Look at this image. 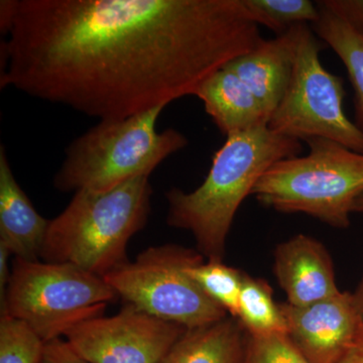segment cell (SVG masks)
Segmentation results:
<instances>
[{
  "label": "cell",
  "mask_w": 363,
  "mask_h": 363,
  "mask_svg": "<svg viewBox=\"0 0 363 363\" xmlns=\"http://www.w3.org/2000/svg\"><path fill=\"white\" fill-rule=\"evenodd\" d=\"M1 87L100 121L194 95L262 38L240 0H1Z\"/></svg>",
  "instance_id": "6da1fadb"
},
{
  "label": "cell",
  "mask_w": 363,
  "mask_h": 363,
  "mask_svg": "<svg viewBox=\"0 0 363 363\" xmlns=\"http://www.w3.org/2000/svg\"><path fill=\"white\" fill-rule=\"evenodd\" d=\"M301 152L298 140L267 126L227 135L199 187L190 193L177 188L166 193L167 222L190 231L203 257L223 260L227 235L241 203L274 162Z\"/></svg>",
  "instance_id": "7a4b0ae2"
},
{
  "label": "cell",
  "mask_w": 363,
  "mask_h": 363,
  "mask_svg": "<svg viewBox=\"0 0 363 363\" xmlns=\"http://www.w3.org/2000/svg\"><path fill=\"white\" fill-rule=\"evenodd\" d=\"M152 193L147 176L104 192H76L65 210L50 220L42 259L104 278L130 262L128 241L147 224Z\"/></svg>",
  "instance_id": "3957f363"
},
{
  "label": "cell",
  "mask_w": 363,
  "mask_h": 363,
  "mask_svg": "<svg viewBox=\"0 0 363 363\" xmlns=\"http://www.w3.org/2000/svg\"><path fill=\"white\" fill-rule=\"evenodd\" d=\"M166 107L100 121L67 147L54 178L55 187L61 192H104L133 179L150 177L162 162L189 143L180 131L157 130Z\"/></svg>",
  "instance_id": "277c9868"
},
{
  "label": "cell",
  "mask_w": 363,
  "mask_h": 363,
  "mask_svg": "<svg viewBox=\"0 0 363 363\" xmlns=\"http://www.w3.org/2000/svg\"><path fill=\"white\" fill-rule=\"evenodd\" d=\"M306 143L308 155L274 162L252 195L281 213H304L346 228L354 203L363 195V152L326 138Z\"/></svg>",
  "instance_id": "5b68a950"
},
{
  "label": "cell",
  "mask_w": 363,
  "mask_h": 363,
  "mask_svg": "<svg viewBox=\"0 0 363 363\" xmlns=\"http://www.w3.org/2000/svg\"><path fill=\"white\" fill-rule=\"evenodd\" d=\"M116 293L102 277L70 264L16 257L0 311L28 324L45 342L104 316Z\"/></svg>",
  "instance_id": "8992f818"
},
{
  "label": "cell",
  "mask_w": 363,
  "mask_h": 363,
  "mask_svg": "<svg viewBox=\"0 0 363 363\" xmlns=\"http://www.w3.org/2000/svg\"><path fill=\"white\" fill-rule=\"evenodd\" d=\"M202 253L177 245L149 247L135 262L104 277L124 304L186 329L220 321L228 313L208 297L190 274Z\"/></svg>",
  "instance_id": "52a82bcc"
},
{
  "label": "cell",
  "mask_w": 363,
  "mask_h": 363,
  "mask_svg": "<svg viewBox=\"0 0 363 363\" xmlns=\"http://www.w3.org/2000/svg\"><path fill=\"white\" fill-rule=\"evenodd\" d=\"M321 49L310 26H301L290 85L267 128L298 142L326 138L363 152V133L344 112L342 79L322 65Z\"/></svg>",
  "instance_id": "ba28073f"
},
{
  "label": "cell",
  "mask_w": 363,
  "mask_h": 363,
  "mask_svg": "<svg viewBox=\"0 0 363 363\" xmlns=\"http://www.w3.org/2000/svg\"><path fill=\"white\" fill-rule=\"evenodd\" d=\"M186 330L125 304L114 316L78 324L65 337L89 363H161Z\"/></svg>",
  "instance_id": "9c48e42d"
},
{
  "label": "cell",
  "mask_w": 363,
  "mask_h": 363,
  "mask_svg": "<svg viewBox=\"0 0 363 363\" xmlns=\"http://www.w3.org/2000/svg\"><path fill=\"white\" fill-rule=\"evenodd\" d=\"M289 337L311 363H342L363 333V318L352 294L339 292L314 304L286 303Z\"/></svg>",
  "instance_id": "30bf717a"
},
{
  "label": "cell",
  "mask_w": 363,
  "mask_h": 363,
  "mask_svg": "<svg viewBox=\"0 0 363 363\" xmlns=\"http://www.w3.org/2000/svg\"><path fill=\"white\" fill-rule=\"evenodd\" d=\"M274 274L288 297V304L296 307L314 304L340 292L326 248L304 234L277 247Z\"/></svg>",
  "instance_id": "8fae6325"
},
{
  "label": "cell",
  "mask_w": 363,
  "mask_h": 363,
  "mask_svg": "<svg viewBox=\"0 0 363 363\" xmlns=\"http://www.w3.org/2000/svg\"><path fill=\"white\" fill-rule=\"evenodd\" d=\"M302 26L274 39H262L250 52L225 65L250 88L269 118L290 85Z\"/></svg>",
  "instance_id": "7c38bea8"
},
{
  "label": "cell",
  "mask_w": 363,
  "mask_h": 363,
  "mask_svg": "<svg viewBox=\"0 0 363 363\" xmlns=\"http://www.w3.org/2000/svg\"><path fill=\"white\" fill-rule=\"evenodd\" d=\"M50 220L35 209L18 185L7 160L0 149V243L18 259L38 262L42 259Z\"/></svg>",
  "instance_id": "4fadbf2b"
},
{
  "label": "cell",
  "mask_w": 363,
  "mask_h": 363,
  "mask_svg": "<svg viewBox=\"0 0 363 363\" xmlns=\"http://www.w3.org/2000/svg\"><path fill=\"white\" fill-rule=\"evenodd\" d=\"M223 135L267 126L269 114L236 74L226 66L212 74L195 93Z\"/></svg>",
  "instance_id": "5bb4252c"
},
{
  "label": "cell",
  "mask_w": 363,
  "mask_h": 363,
  "mask_svg": "<svg viewBox=\"0 0 363 363\" xmlns=\"http://www.w3.org/2000/svg\"><path fill=\"white\" fill-rule=\"evenodd\" d=\"M247 332L236 318L187 329L161 363H245Z\"/></svg>",
  "instance_id": "9a60e30c"
},
{
  "label": "cell",
  "mask_w": 363,
  "mask_h": 363,
  "mask_svg": "<svg viewBox=\"0 0 363 363\" xmlns=\"http://www.w3.org/2000/svg\"><path fill=\"white\" fill-rule=\"evenodd\" d=\"M320 18L313 25L318 37L335 52L345 66L354 90L355 124L363 133V33L319 6Z\"/></svg>",
  "instance_id": "2e32d148"
},
{
  "label": "cell",
  "mask_w": 363,
  "mask_h": 363,
  "mask_svg": "<svg viewBox=\"0 0 363 363\" xmlns=\"http://www.w3.org/2000/svg\"><path fill=\"white\" fill-rule=\"evenodd\" d=\"M250 335L288 334L281 306L272 298L271 286L262 279L245 274L240 297L238 316Z\"/></svg>",
  "instance_id": "e0dca14e"
},
{
  "label": "cell",
  "mask_w": 363,
  "mask_h": 363,
  "mask_svg": "<svg viewBox=\"0 0 363 363\" xmlns=\"http://www.w3.org/2000/svg\"><path fill=\"white\" fill-rule=\"evenodd\" d=\"M250 21L283 35L300 25L316 23L319 7L309 0H240Z\"/></svg>",
  "instance_id": "ac0fdd59"
},
{
  "label": "cell",
  "mask_w": 363,
  "mask_h": 363,
  "mask_svg": "<svg viewBox=\"0 0 363 363\" xmlns=\"http://www.w3.org/2000/svg\"><path fill=\"white\" fill-rule=\"evenodd\" d=\"M190 274L208 297L221 306L231 316L238 318L245 274L226 266L223 260L208 259L192 267Z\"/></svg>",
  "instance_id": "d6986e66"
},
{
  "label": "cell",
  "mask_w": 363,
  "mask_h": 363,
  "mask_svg": "<svg viewBox=\"0 0 363 363\" xmlns=\"http://www.w3.org/2000/svg\"><path fill=\"white\" fill-rule=\"evenodd\" d=\"M45 341L25 322L7 313L0 317V363H40Z\"/></svg>",
  "instance_id": "ffe728a7"
},
{
  "label": "cell",
  "mask_w": 363,
  "mask_h": 363,
  "mask_svg": "<svg viewBox=\"0 0 363 363\" xmlns=\"http://www.w3.org/2000/svg\"><path fill=\"white\" fill-rule=\"evenodd\" d=\"M245 363H311L288 334L247 336Z\"/></svg>",
  "instance_id": "44dd1931"
},
{
  "label": "cell",
  "mask_w": 363,
  "mask_h": 363,
  "mask_svg": "<svg viewBox=\"0 0 363 363\" xmlns=\"http://www.w3.org/2000/svg\"><path fill=\"white\" fill-rule=\"evenodd\" d=\"M318 4L363 33V0H324Z\"/></svg>",
  "instance_id": "7402d4cb"
},
{
  "label": "cell",
  "mask_w": 363,
  "mask_h": 363,
  "mask_svg": "<svg viewBox=\"0 0 363 363\" xmlns=\"http://www.w3.org/2000/svg\"><path fill=\"white\" fill-rule=\"evenodd\" d=\"M40 363H89L79 355L67 340L54 339L45 343Z\"/></svg>",
  "instance_id": "603a6c76"
},
{
  "label": "cell",
  "mask_w": 363,
  "mask_h": 363,
  "mask_svg": "<svg viewBox=\"0 0 363 363\" xmlns=\"http://www.w3.org/2000/svg\"><path fill=\"white\" fill-rule=\"evenodd\" d=\"M11 255L9 248L0 243V303L4 302L11 279V272L9 269V257Z\"/></svg>",
  "instance_id": "cb8c5ba5"
},
{
  "label": "cell",
  "mask_w": 363,
  "mask_h": 363,
  "mask_svg": "<svg viewBox=\"0 0 363 363\" xmlns=\"http://www.w3.org/2000/svg\"><path fill=\"white\" fill-rule=\"evenodd\" d=\"M342 363H363V333Z\"/></svg>",
  "instance_id": "d4e9b609"
},
{
  "label": "cell",
  "mask_w": 363,
  "mask_h": 363,
  "mask_svg": "<svg viewBox=\"0 0 363 363\" xmlns=\"http://www.w3.org/2000/svg\"><path fill=\"white\" fill-rule=\"evenodd\" d=\"M353 298H354L355 305H357L358 311L360 312L363 318V277L362 281L358 285L357 291L354 294H352Z\"/></svg>",
  "instance_id": "484cf974"
},
{
  "label": "cell",
  "mask_w": 363,
  "mask_h": 363,
  "mask_svg": "<svg viewBox=\"0 0 363 363\" xmlns=\"http://www.w3.org/2000/svg\"><path fill=\"white\" fill-rule=\"evenodd\" d=\"M353 212H362L363 213V195L360 196L354 203L353 206Z\"/></svg>",
  "instance_id": "4316f807"
}]
</instances>
